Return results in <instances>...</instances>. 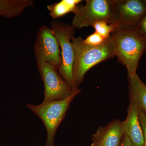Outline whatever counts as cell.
Instances as JSON below:
<instances>
[{
  "instance_id": "19",
  "label": "cell",
  "mask_w": 146,
  "mask_h": 146,
  "mask_svg": "<svg viewBox=\"0 0 146 146\" xmlns=\"http://www.w3.org/2000/svg\"><path fill=\"white\" fill-rule=\"evenodd\" d=\"M0 16H1V11H0Z\"/></svg>"
},
{
  "instance_id": "1",
  "label": "cell",
  "mask_w": 146,
  "mask_h": 146,
  "mask_svg": "<svg viewBox=\"0 0 146 146\" xmlns=\"http://www.w3.org/2000/svg\"><path fill=\"white\" fill-rule=\"evenodd\" d=\"M84 40L80 36H74L72 39L74 51L73 75L77 89L83 82L86 72L91 68L116 56L115 45L111 36L97 46L85 44Z\"/></svg>"
},
{
  "instance_id": "6",
  "label": "cell",
  "mask_w": 146,
  "mask_h": 146,
  "mask_svg": "<svg viewBox=\"0 0 146 146\" xmlns=\"http://www.w3.org/2000/svg\"><path fill=\"white\" fill-rule=\"evenodd\" d=\"M34 54L39 72L46 63L59 70L62 63L60 44L50 27L42 26L36 34Z\"/></svg>"
},
{
  "instance_id": "2",
  "label": "cell",
  "mask_w": 146,
  "mask_h": 146,
  "mask_svg": "<svg viewBox=\"0 0 146 146\" xmlns=\"http://www.w3.org/2000/svg\"><path fill=\"white\" fill-rule=\"evenodd\" d=\"M120 63L125 66L128 74H136L139 60L146 50V37L136 27L117 26L110 35Z\"/></svg>"
},
{
  "instance_id": "3",
  "label": "cell",
  "mask_w": 146,
  "mask_h": 146,
  "mask_svg": "<svg viewBox=\"0 0 146 146\" xmlns=\"http://www.w3.org/2000/svg\"><path fill=\"white\" fill-rule=\"evenodd\" d=\"M80 91L60 100L42 102L38 105L32 104L27 105L29 109L38 116L44 123L47 133L45 146H54V138L56 131L62 121L71 103Z\"/></svg>"
},
{
  "instance_id": "4",
  "label": "cell",
  "mask_w": 146,
  "mask_h": 146,
  "mask_svg": "<svg viewBox=\"0 0 146 146\" xmlns=\"http://www.w3.org/2000/svg\"><path fill=\"white\" fill-rule=\"evenodd\" d=\"M50 27L60 44L62 63L58 71L60 75L72 89L76 91L73 75L74 51L72 39L74 37L75 30L71 25L55 20L52 21Z\"/></svg>"
},
{
  "instance_id": "8",
  "label": "cell",
  "mask_w": 146,
  "mask_h": 146,
  "mask_svg": "<svg viewBox=\"0 0 146 146\" xmlns=\"http://www.w3.org/2000/svg\"><path fill=\"white\" fill-rule=\"evenodd\" d=\"M146 14V4L142 0H115L112 24L136 27Z\"/></svg>"
},
{
  "instance_id": "11",
  "label": "cell",
  "mask_w": 146,
  "mask_h": 146,
  "mask_svg": "<svg viewBox=\"0 0 146 146\" xmlns=\"http://www.w3.org/2000/svg\"><path fill=\"white\" fill-rule=\"evenodd\" d=\"M129 100L133 102L138 110L146 114V85L137 74L127 75Z\"/></svg>"
},
{
  "instance_id": "5",
  "label": "cell",
  "mask_w": 146,
  "mask_h": 146,
  "mask_svg": "<svg viewBox=\"0 0 146 146\" xmlns=\"http://www.w3.org/2000/svg\"><path fill=\"white\" fill-rule=\"evenodd\" d=\"M115 0H86L84 5H78L73 17L72 27L75 30L93 26L104 21L112 24Z\"/></svg>"
},
{
  "instance_id": "16",
  "label": "cell",
  "mask_w": 146,
  "mask_h": 146,
  "mask_svg": "<svg viewBox=\"0 0 146 146\" xmlns=\"http://www.w3.org/2000/svg\"><path fill=\"white\" fill-rule=\"evenodd\" d=\"M136 28L142 35L146 37V14L137 25Z\"/></svg>"
},
{
  "instance_id": "7",
  "label": "cell",
  "mask_w": 146,
  "mask_h": 146,
  "mask_svg": "<svg viewBox=\"0 0 146 146\" xmlns=\"http://www.w3.org/2000/svg\"><path fill=\"white\" fill-rule=\"evenodd\" d=\"M39 74L44 87L43 102L63 100L81 91H73L60 75L58 69L49 63L44 65Z\"/></svg>"
},
{
  "instance_id": "18",
  "label": "cell",
  "mask_w": 146,
  "mask_h": 146,
  "mask_svg": "<svg viewBox=\"0 0 146 146\" xmlns=\"http://www.w3.org/2000/svg\"><path fill=\"white\" fill-rule=\"evenodd\" d=\"M91 146H95L94 145V144H93V143H92V145H91Z\"/></svg>"
},
{
  "instance_id": "14",
  "label": "cell",
  "mask_w": 146,
  "mask_h": 146,
  "mask_svg": "<svg viewBox=\"0 0 146 146\" xmlns=\"http://www.w3.org/2000/svg\"><path fill=\"white\" fill-rule=\"evenodd\" d=\"M106 39L95 32L93 34L87 36L84 41V43L87 44L97 46L102 44L104 42Z\"/></svg>"
},
{
  "instance_id": "15",
  "label": "cell",
  "mask_w": 146,
  "mask_h": 146,
  "mask_svg": "<svg viewBox=\"0 0 146 146\" xmlns=\"http://www.w3.org/2000/svg\"><path fill=\"white\" fill-rule=\"evenodd\" d=\"M138 112L139 120L144 133V143L143 146H146V114L139 110H138Z\"/></svg>"
},
{
  "instance_id": "17",
  "label": "cell",
  "mask_w": 146,
  "mask_h": 146,
  "mask_svg": "<svg viewBox=\"0 0 146 146\" xmlns=\"http://www.w3.org/2000/svg\"><path fill=\"white\" fill-rule=\"evenodd\" d=\"M120 146H134L130 139L126 135L124 134Z\"/></svg>"
},
{
  "instance_id": "10",
  "label": "cell",
  "mask_w": 146,
  "mask_h": 146,
  "mask_svg": "<svg viewBox=\"0 0 146 146\" xmlns=\"http://www.w3.org/2000/svg\"><path fill=\"white\" fill-rule=\"evenodd\" d=\"M126 119L122 122L124 134L130 139L134 146H143L144 143L143 131L141 126L138 109L133 102L129 100Z\"/></svg>"
},
{
  "instance_id": "13",
  "label": "cell",
  "mask_w": 146,
  "mask_h": 146,
  "mask_svg": "<svg viewBox=\"0 0 146 146\" xmlns=\"http://www.w3.org/2000/svg\"><path fill=\"white\" fill-rule=\"evenodd\" d=\"M117 26V25L115 24H109L106 21H102L95 23L92 27L95 29V32L106 39L110 36L111 33Z\"/></svg>"
},
{
  "instance_id": "20",
  "label": "cell",
  "mask_w": 146,
  "mask_h": 146,
  "mask_svg": "<svg viewBox=\"0 0 146 146\" xmlns=\"http://www.w3.org/2000/svg\"><path fill=\"white\" fill-rule=\"evenodd\" d=\"M144 2H145V3L146 4V0H144Z\"/></svg>"
},
{
  "instance_id": "12",
  "label": "cell",
  "mask_w": 146,
  "mask_h": 146,
  "mask_svg": "<svg viewBox=\"0 0 146 146\" xmlns=\"http://www.w3.org/2000/svg\"><path fill=\"white\" fill-rule=\"evenodd\" d=\"M81 0H61L58 2L49 5L47 8L54 21L70 12L74 13Z\"/></svg>"
},
{
  "instance_id": "9",
  "label": "cell",
  "mask_w": 146,
  "mask_h": 146,
  "mask_svg": "<svg viewBox=\"0 0 146 146\" xmlns=\"http://www.w3.org/2000/svg\"><path fill=\"white\" fill-rule=\"evenodd\" d=\"M123 135L122 122L116 119L98 128L93 135V143L95 146H120Z\"/></svg>"
}]
</instances>
